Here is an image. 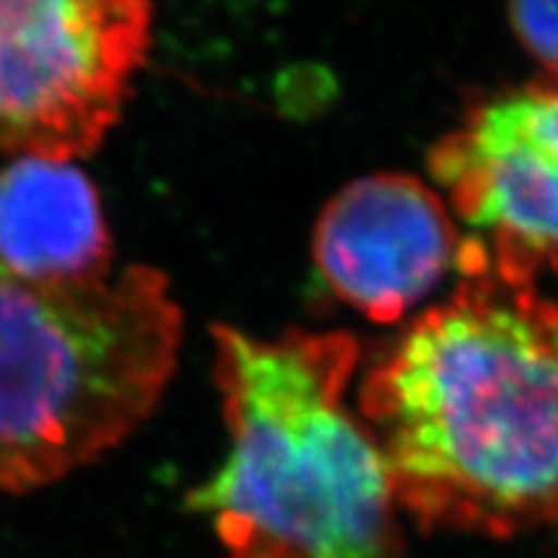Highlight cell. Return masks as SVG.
I'll use <instances>...</instances> for the list:
<instances>
[{"instance_id": "obj_6", "label": "cell", "mask_w": 558, "mask_h": 558, "mask_svg": "<svg viewBox=\"0 0 558 558\" xmlns=\"http://www.w3.org/2000/svg\"><path fill=\"white\" fill-rule=\"evenodd\" d=\"M458 259L448 209L403 173L344 186L313 233V262L333 295L378 324H393L414 308Z\"/></svg>"}, {"instance_id": "obj_4", "label": "cell", "mask_w": 558, "mask_h": 558, "mask_svg": "<svg viewBox=\"0 0 558 558\" xmlns=\"http://www.w3.org/2000/svg\"><path fill=\"white\" fill-rule=\"evenodd\" d=\"M150 32L140 0H0V153L90 156L122 120Z\"/></svg>"}, {"instance_id": "obj_7", "label": "cell", "mask_w": 558, "mask_h": 558, "mask_svg": "<svg viewBox=\"0 0 558 558\" xmlns=\"http://www.w3.org/2000/svg\"><path fill=\"white\" fill-rule=\"evenodd\" d=\"M99 190L68 160L16 158L0 171V269L29 282L111 275Z\"/></svg>"}, {"instance_id": "obj_3", "label": "cell", "mask_w": 558, "mask_h": 558, "mask_svg": "<svg viewBox=\"0 0 558 558\" xmlns=\"http://www.w3.org/2000/svg\"><path fill=\"white\" fill-rule=\"evenodd\" d=\"M181 331L153 267L86 282L0 269V492L50 486L124 442L166 393Z\"/></svg>"}, {"instance_id": "obj_5", "label": "cell", "mask_w": 558, "mask_h": 558, "mask_svg": "<svg viewBox=\"0 0 558 558\" xmlns=\"http://www.w3.org/2000/svg\"><path fill=\"white\" fill-rule=\"evenodd\" d=\"M429 166L488 271L518 284L558 271L556 75L473 109Z\"/></svg>"}, {"instance_id": "obj_1", "label": "cell", "mask_w": 558, "mask_h": 558, "mask_svg": "<svg viewBox=\"0 0 558 558\" xmlns=\"http://www.w3.org/2000/svg\"><path fill=\"white\" fill-rule=\"evenodd\" d=\"M460 275L365 375L360 414L418 525L509 538L558 518V303L478 256Z\"/></svg>"}, {"instance_id": "obj_8", "label": "cell", "mask_w": 558, "mask_h": 558, "mask_svg": "<svg viewBox=\"0 0 558 558\" xmlns=\"http://www.w3.org/2000/svg\"><path fill=\"white\" fill-rule=\"evenodd\" d=\"M509 24L522 45L558 78V3H518Z\"/></svg>"}, {"instance_id": "obj_2", "label": "cell", "mask_w": 558, "mask_h": 558, "mask_svg": "<svg viewBox=\"0 0 558 558\" xmlns=\"http://www.w3.org/2000/svg\"><path fill=\"white\" fill-rule=\"evenodd\" d=\"M357 354L341 331L215 329L230 448L186 505L226 558H403L380 448L347 407Z\"/></svg>"}]
</instances>
